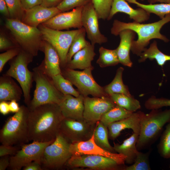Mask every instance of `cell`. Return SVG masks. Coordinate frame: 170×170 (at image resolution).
<instances>
[{"mask_svg": "<svg viewBox=\"0 0 170 170\" xmlns=\"http://www.w3.org/2000/svg\"><path fill=\"white\" fill-rule=\"evenodd\" d=\"M21 147L2 144L0 146V157L6 156H13L21 148Z\"/></svg>", "mask_w": 170, "mask_h": 170, "instance_id": "obj_43", "label": "cell"}, {"mask_svg": "<svg viewBox=\"0 0 170 170\" xmlns=\"http://www.w3.org/2000/svg\"><path fill=\"white\" fill-rule=\"evenodd\" d=\"M5 26L20 49L33 57L42 50L44 40L39 29L29 26L19 20L7 18Z\"/></svg>", "mask_w": 170, "mask_h": 170, "instance_id": "obj_6", "label": "cell"}, {"mask_svg": "<svg viewBox=\"0 0 170 170\" xmlns=\"http://www.w3.org/2000/svg\"><path fill=\"white\" fill-rule=\"evenodd\" d=\"M39 29L43 40L51 44L57 52L61 68L64 67L67 63V55L70 48L80 29L64 31L53 29L42 24Z\"/></svg>", "mask_w": 170, "mask_h": 170, "instance_id": "obj_10", "label": "cell"}, {"mask_svg": "<svg viewBox=\"0 0 170 170\" xmlns=\"http://www.w3.org/2000/svg\"><path fill=\"white\" fill-rule=\"evenodd\" d=\"M82 22L91 43L93 45L101 44L108 41V39L100 31L98 17L92 2L83 7Z\"/></svg>", "mask_w": 170, "mask_h": 170, "instance_id": "obj_15", "label": "cell"}, {"mask_svg": "<svg viewBox=\"0 0 170 170\" xmlns=\"http://www.w3.org/2000/svg\"><path fill=\"white\" fill-rule=\"evenodd\" d=\"M42 0H20L22 6L25 11L36 6L40 5Z\"/></svg>", "mask_w": 170, "mask_h": 170, "instance_id": "obj_45", "label": "cell"}, {"mask_svg": "<svg viewBox=\"0 0 170 170\" xmlns=\"http://www.w3.org/2000/svg\"><path fill=\"white\" fill-rule=\"evenodd\" d=\"M54 141L48 142L33 141L31 143L24 144L14 155L10 156V164L8 168L11 170H20L32 162L40 163L44 149Z\"/></svg>", "mask_w": 170, "mask_h": 170, "instance_id": "obj_12", "label": "cell"}, {"mask_svg": "<svg viewBox=\"0 0 170 170\" xmlns=\"http://www.w3.org/2000/svg\"><path fill=\"white\" fill-rule=\"evenodd\" d=\"M109 96L116 105L132 112H135L141 108L139 101L132 95L113 94Z\"/></svg>", "mask_w": 170, "mask_h": 170, "instance_id": "obj_30", "label": "cell"}, {"mask_svg": "<svg viewBox=\"0 0 170 170\" xmlns=\"http://www.w3.org/2000/svg\"><path fill=\"white\" fill-rule=\"evenodd\" d=\"M18 47L14 44L5 37L1 34L0 36V51L8 50L9 49Z\"/></svg>", "mask_w": 170, "mask_h": 170, "instance_id": "obj_44", "label": "cell"}, {"mask_svg": "<svg viewBox=\"0 0 170 170\" xmlns=\"http://www.w3.org/2000/svg\"><path fill=\"white\" fill-rule=\"evenodd\" d=\"M108 127L100 121L97 125L94 133V140L96 144L101 148L109 151L116 153L110 144L108 140Z\"/></svg>", "mask_w": 170, "mask_h": 170, "instance_id": "obj_29", "label": "cell"}, {"mask_svg": "<svg viewBox=\"0 0 170 170\" xmlns=\"http://www.w3.org/2000/svg\"><path fill=\"white\" fill-rule=\"evenodd\" d=\"M70 144L59 133L54 141L44 149L40 163L43 170L61 168L72 156L69 150Z\"/></svg>", "mask_w": 170, "mask_h": 170, "instance_id": "obj_9", "label": "cell"}, {"mask_svg": "<svg viewBox=\"0 0 170 170\" xmlns=\"http://www.w3.org/2000/svg\"><path fill=\"white\" fill-rule=\"evenodd\" d=\"M124 68L119 67L117 70L115 76L112 81L109 84L103 87L105 92L109 96L113 94H122L131 96L128 87L123 82L122 76Z\"/></svg>", "mask_w": 170, "mask_h": 170, "instance_id": "obj_28", "label": "cell"}, {"mask_svg": "<svg viewBox=\"0 0 170 170\" xmlns=\"http://www.w3.org/2000/svg\"><path fill=\"white\" fill-rule=\"evenodd\" d=\"M99 53L96 63L100 67L115 66L119 63L116 48L109 49L101 47L99 49Z\"/></svg>", "mask_w": 170, "mask_h": 170, "instance_id": "obj_33", "label": "cell"}, {"mask_svg": "<svg viewBox=\"0 0 170 170\" xmlns=\"http://www.w3.org/2000/svg\"><path fill=\"white\" fill-rule=\"evenodd\" d=\"M86 31L82 27L75 37L70 48L67 57V63L70 61L76 53L90 43L85 39ZM66 63V64H67Z\"/></svg>", "mask_w": 170, "mask_h": 170, "instance_id": "obj_35", "label": "cell"}, {"mask_svg": "<svg viewBox=\"0 0 170 170\" xmlns=\"http://www.w3.org/2000/svg\"><path fill=\"white\" fill-rule=\"evenodd\" d=\"M140 0L142 1H144V0Z\"/></svg>", "mask_w": 170, "mask_h": 170, "instance_id": "obj_54", "label": "cell"}, {"mask_svg": "<svg viewBox=\"0 0 170 170\" xmlns=\"http://www.w3.org/2000/svg\"><path fill=\"white\" fill-rule=\"evenodd\" d=\"M91 2L92 0H63L57 7L61 12H64L84 6Z\"/></svg>", "mask_w": 170, "mask_h": 170, "instance_id": "obj_41", "label": "cell"}, {"mask_svg": "<svg viewBox=\"0 0 170 170\" xmlns=\"http://www.w3.org/2000/svg\"><path fill=\"white\" fill-rule=\"evenodd\" d=\"M139 136L133 133L121 144H114L113 148L115 152L126 157L125 163L127 164H133L136 158L137 153L138 151L136 147V144Z\"/></svg>", "mask_w": 170, "mask_h": 170, "instance_id": "obj_26", "label": "cell"}, {"mask_svg": "<svg viewBox=\"0 0 170 170\" xmlns=\"http://www.w3.org/2000/svg\"><path fill=\"white\" fill-rule=\"evenodd\" d=\"M133 112L116 105L104 114L100 121L106 127L110 124L126 118Z\"/></svg>", "mask_w": 170, "mask_h": 170, "instance_id": "obj_31", "label": "cell"}, {"mask_svg": "<svg viewBox=\"0 0 170 170\" xmlns=\"http://www.w3.org/2000/svg\"><path fill=\"white\" fill-rule=\"evenodd\" d=\"M10 156H6L1 157L0 159V170H5L9 165Z\"/></svg>", "mask_w": 170, "mask_h": 170, "instance_id": "obj_48", "label": "cell"}, {"mask_svg": "<svg viewBox=\"0 0 170 170\" xmlns=\"http://www.w3.org/2000/svg\"><path fill=\"white\" fill-rule=\"evenodd\" d=\"M83 6L76 7L70 11L61 12L42 25L58 30L82 27V14Z\"/></svg>", "mask_w": 170, "mask_h": 170, "instance_id": "obj_17", "label": "cell"}, {"mask_svg": "<svg viewBox=\"0 0 170 170\" xmlns=\"http://www.w3.org/2000/svg\"><path fill=\"white\" fill-rule=\"evenodd\" d=\"M66 164L71 168L87 167L94 170H124L125 166L110 158L92 155H72Z\"/></svg>", "mask_w": 170, "mask_h": 170, "instance_id": "obj_13", "label": "cell"}, {"mask_svg": "<svg viewBox=\"0 0 170 170\" xmlns=\"http://www.w3.org/2000/svg\"><path fill=\"white\" fill-rule=\"evenodd\" d=\"M84 96L81 94L77 97L64 95L59 105L64 118L82 120L84 111Z\"/></svg>", "mask_w": 170, "mask_h": 170, "instance_id": "obj_19", "label": "cell"}, {"mask_svg": "<svg viewBox=\"0 0 170 170\" xmlns=\"http://www.w3.org/2000/svg\"><path fill=\"white\" fill-rule=\"evenodd\" d=\"M113 0H92L99 19L107 20Z\"/></svg>", "mask_w": 170, "mask_h": 170, "instance_id": "obj_38", "label": "cell"}, {"mask_svg": "<svg viewBox=\"0 0 170 170\" xmlns=\"http://www.w3.org/2000/svg\"><path fill=\"white\" fill-rule=\"evenodd\" d=\"M32 71L36 88L33 98L28 106L29 110L45 104L59 105L64 95L54 85L51 77L45 69L43 62L34 68Z\"/></svg>", "mask_w": 170, "mask_h": 170, "instance_id": "obj_5", "label": "cell"}, {"mask_svg": "<svg viewBox=\"0 0 170 170\" xmlns=\"http://www.w3.org/2000/svg\"><path fill=\"white\" fill-rule=\"evenodd\" d=\"M169 22L170 14L158 21L147 24L134 21L126 23L116 19L113 23L110 32L116 36L124 30L130 29L134 31L137 34L138 38L133 41L131 51L133 54L139 56L146 48L151 40L157 39L165 42H169V39L160 33V30L165 25Z\"/></svg>", "mask_w": 170, "mask_h": 170, "instance_id": "obj_2", "label": "cell"}, {"mask_svg": "<svg viewBox=\"0 0 170 170\" xmlns=\"http://www.w3.org/2000/svg\"><path fill=\"white\" fill-rule=\"evenodd\" d=\"M96 55L94 45L90 43L75 54L64 67L71 69L84 70L93 66L91 62Z\"/></svg>", "mask_w": 170, "mask_h": 170, "instance_id": "obj_24", "label": "cell"}, {"mask_svg": "<svg viewBox=\"0 0 170 170\" xmlns=\"http://www.w3.org/2000/svg\"><path fill=\"white\" fill-rule=\"evenodd\" d=\"M139 59V62L145 61L147 59L150 60H155L158 65L162 67L166 62L170 61V55L164 54L158 49L157 43L154 40L148 48L140 54Z\"/></svg>", "mask_w": 170, "mask_h": 170, "instance_id": "obj_27", "label": "cell"}, {"mask_svg": "<svg viewBox=\"0 0 170 170\" xmlns=\"http://www.w3.org/2000/svg\"><path fill=\"white\" fill-rule=\"evenodd\" d=\"M157 148L161 156L164 159H170V122L167 123L161 134Z\"/></svg>", "mask_w": 170, "mask_h": 170, "instance_id": "obj_36", "label": "cell"}, {"mask_svg": "<svg viewBox=\"0 0 170 170\" xmlns=\"http://www.w3.org/2000/svg\"><path fill=\"white\" fill-rule=\"evenodd\" d=\"M169 168H170V165H169Z\"/></svg>", "mask_w": 170, "mask_h": 170, "instance_id": "obj_53", "label": "cell"}, {"mask_svg": "<svg viewBox=\"0 0 170 170\" xmlns=\"http://www.w3.org/2000/svg\"><path fill=\"white\" fill-rule=\"evenodd\" d=\"M63 0H42L40 5L42 6L48 7H56Z\"/></svg>", "mask_w": 170, "mask_h": 170, "instance_id": "obj_46", "label": "cell"}, {"mask_svg": "<svg viewBox=\"0 0 170 170\" xmlns=\"http://www.w3.org/2000/svg\"><path fill=\"white\" fill-rule=\"evenodd\" d=\"M97 123L82 120L64 118L60 124L59 133L70 144L85 141L94 134Z\"/></svg>", "mask_w": 170, "mask_h": 170, "instance_id": "obj_11", "label": "cell"}, {"mask_svg": "<svg viewBox=\"0 0 170 170\" xmlns=\"http://www.w3.org/2000/svg\"><path fill=\"white\" fill-rule=\"evenodd\" d=\"M21 49L16 47L7 50L0 54V72H1L6 63L18 55Z\"/></svg>", "mask_w": 170, "mask_h": 170, "instance_id": "obj_42", "label": "cell"}, {"mask_svg": "<svg viewBox=\"0 0 170 170\" xmlns=\"http://www.w3.org/2000/svg\"><path fill=\"white\" fill-rule=\"evenodd\" d=\"M64 118L57 104H43L30 110L28 117L30 141H54Z\"/></svg>", "mask_w": 170, "mask_h": 170, "instance_id": "obj_1", "label": "cell"}, {"mask_svg": "<svg viewBox=\"0 0 170 170\" xmlns=\"http://www.w3.org/2000/svg\"><path fill=\"white\" fill-rule=\"evenodd\" d=\"M33 57L21 49L18 55L13 59L9 68L5 73L16 79L19 83L23 90L24 102L27 107L31 100V90L34 81L33 72L28 69V66L32 61Z\"/></svg>", "mask_w": 170, "mask_h": 170, "instance_id": "obj_7", "label": "cell"}, {"mask_svg": "<svg viewBox=\"0 0 170 170\" xmlns=\"http://www.w3.org/2000/svg\"><path fill=\"white\" fill-rule=\"evenodd\" d=\"M23 94L22 89L13 78L4 74L0 77V102L19 101Z\"/></svg>", "mask_w": 170, "mask_h": 170, "instance_id": "obj_23", "label": "cell"}, {"mask_svg": "<svg viewBox=\"0 0 170 170\" xmlns=\"http://www.w3.org/2000/svg\"><path fill=\"white\" fill-rule=\"evenodd\" d=\"M149 4H154L157 2L170 3V0H147Z\"/></svg>", "mask_w": 170, "mask_h": 170, "instance_id": "obj_52", "label": "cell"}, {"mask_svg": "<svg viewBox=\"0 0 170 170\" xmlns=\"http://www.w3.org/2000/svg\"><path fill=\"white\" fill-rule=\"evenodd\" d=\"M125 0L129 3L135 4L137 7L143 8L150 14L156 15L161 19L170 14V3H161L145 4L140 3L137 0Z\"/></svg>", "mask_w": 170, "mask_h": 170, "instance_id": "obj_32", "label": "cell"}, {"mask_svg": "<svg viewBox=\"0 0 170 170\" xmlns=\"http://www.w3.org/2000/svg\"><path fill=\"white\" fill-rule=\"evenodd\" d=\"M83 118L88 122L96 123L102 116L116 105L110 96L90 98L84 97Z\"/></svg>", "mask_w": 170, "mask_h": 170, "instance_id": "obj_16", "label": "cell"}, {"mask_svg": "<svg viewBox=\"0 0 170 170\" xmlns=\"http://www.w3.org/2000/svg\"><path fill=\"white\" fill-rule=\"evenodd\" d=\"M9 102L7 101H2L0 102V112L4 115L8 114L10 112Z\"/></svg>", "mask_w": 170, "mask_h": 170, "instance_id": "obj_50", "label": "cell"}, {"mask_svg": "<svg viewBox=\"0 0 170 170\" xmlns=\"http://www.w3.org/2000/svg\"><path fill=\"white\" fill-rule=\"evenodd\" d=\"M7 5L10 18L22 20L25 10L20 0H5Z\"/></svg>", "mask_w": 170, "mask_h": 170, "instance_id": "obj_39", "label": "cell"}, {"mask_svg": "<svg viewBox=\"0 0 170 170\" xmlns=\"http://www.w3.org/2000/svg\"><path fill=\"white\" fill-rule=\"evenodd\" d=\"M0 12L8 18H10L8 9L5 0H0Z\"/></svg>", "mask_w": 170, "mask_h": 170, "instance_id": "obj_49", "label": "cell"}, {"mask_svg": "<svg viewBox=\"0 0 170 170\" xmlns=\"http://www.w3.org/2000/svg\"><path fill=\"white\" fill-rule=\"evenodd\" d=\"M128 14L130 18L137 22L142 23L149 20L150 14L143 8H132L125 0H113L107 20L112 19L117 13Z\"/></svg>", "mask_w": 170, "mask_h": 170, "instance_id": "obj_20", "label": "cell"}, {"mask_svg": "<svg viewBox=\"0 0 170 170\" xmlns=\"http://www.w3.org/2000/svg\"><path fill=\"white\" fill-rule=\"evenodd\" d=\"M140 131L136 144L138 151L148 148L161 135L164 126L170 122V109L151 110L148 114L140 111Z\"/></svg>", "mask_w": 170, "mask_h": 170, "instance_id": "obj_3", "label": "cell"}, {"mask_svg": "<svg viewBox=\"0 0 170 170\" xmlns=\"http://www.w3.org/2000/svg\"><path fill=\"white\" fill-rule=\"evenodd\" d=\"M61 12L57 7L48 8L39 5L25 11L21 21L29 26L37 27Z\"/></svg>", "mask_w": 170, "mask_h": 170, "instance_id": "obj_18", "label": "cell"}, {"mask_svg": "<svg viewBox=\"0 0 170 170\" xmlns=\"http://www.w3.org/2000/svg\"><path fill=\"white\" fill-rule=\"evenodd\" d=\"M27 106H20L19 111L10 117L0 130L2 144L21 147L29 141Z\"/></svg>", "mask_w": 170, "mask_h": 170, "instance_id": "obj_4", "label": "cell"}, {"mask_svg": "<svg viewBox=\"0 0 170 170\" xmlns=\"http://www.w3.org/2000/svg\"><path fill=\"white\" fill-rule=\"evenodd\" d=\"M23 170H42L40 162L33 161L27 164L23 168Z\"/></svg>", "mask_w": 170, "mask_h": 170, "instance_id": "obj_47", "label": "cell"}, {"mask_svg": "<svg viewBox=\"0 0 170 170\" xmlns=\"http://www.w3.org/2000/svg\"><path fill=\"white\" fill-rule=\"evenodd\" d=\"M109 138L114 140L123 130L131 129L133 133L139 135L140 131V111L133 112L129 116L110 124L107 127Z\"/></svg>", "mask_w": 170, "mask_h": 170, "instance_id": "obj_21", "label": "cell"}, {"mask_svg": "<svg viewBox=\"0 0 170 170\" xmlns=\"http://www.w3.org/2000/svg\"><path fill=\"white\" fill-rule=\"evenodd\" d=\"M94 68L92 66L82 71H78L61 68V74L76 86L80 94L84 97L89 95L93 97L109 96L105 92L103 87L99 85L94 79L92 74Z\"/></svg>", "mask_w": 170, "mask_h": 170, "instance_id": "obj_8", "label": "cell"}, {"mask_svg": "<svg viewBox=\"0 0 170 170\" xmlns=\"http://www.w3.org/2000/svg\"><path fill=\"white\" fill-rule=\"evenodd\" d=\"M42 51L45 55L42 62L47 73L51 76L61 73L60 57L55 48L44 41Z\"/></svg>", "mask_w": 170, "mask_h": 170, "instance_id": "obj_25", "label": "cell"}, {"mask_svg": "<svg viewBox=\"0 0 170 170\" xmlns=\"http://www.w3.org/2000/svg\"><path fill=\"white\" fill-rule=\"evenodd\" d=\"M151 152V150L146 153L138 151L133 163L129 166H125L124 170H151L149 158Z\"/></svg>", "mask_w": 170, "mask_h": 170, "instance_id": "obj_37", "label": "cell"}, {"mask_svg": "<svg viewBox=\"0 0 170 170\" xmlns=\"http://www.w3.org/2000/svg\"><path fill=\"white\" fill-rule=\"evenodd\" d=\"M146 109L149 110L158 109L164 107H170V99L164 98H157L152 96L144 103Z\"/></svg>", "mask_w": 170, "mask_h": 170, "instance_id": "obj_40", "label": "cell"}, {"mask_svg": "<svg viewBox=\"0 0 170 170\" xmlns=\"http://www.w3.org/2000/svg\"><path fill=\"white\" fill-rule=\"evenodd\" d=\"M69 150L72 155L100 156L112 159L120 165L125 164L126 158L122 154L109 151L98 145L94 141V134L91 138L87 140L70 144Z\"/></svg>", "mask_w": 170, "mask_h": 170, "instance_id": "obj_14", "label": "cell"}, {"mask_svg": "<svg viewBox=\"0 0 170 170\" xmlns=\"http://www.w3.org/2000/svg\"><path fill=\"white\" fill-rule=\"evenodd\" d=\"M51 77L55 87L64 95H71L77 97L80 95L79 92L73 88L72 83L61 73Z\"/></svg>", "mask_w": 170, "mask_h": 170, "instance_id": "obj_34", "label": "cell"}, {"mask_svg": "<svg viewBox=\"0 0 170 170\" xmlns=\"http://www.w3.org/2000/svg\"><path fill=\"white\" fill-rule=\"evenodd\" d=\"M20 107L17 101L15 100L11 101L9 102L10 111L12 113H15L18 112L20 109Z\"/></svg>", "mask_w": 170, "mask_h": 170, "instance_id": "obj_51", "label": "cell"}, {"mask_svg": "<svg viewBox=\"0 0 170 170\" xmlns=\"http://www.w3.org/2000/svg\"><path fill=\"white\" fill-rule=\"evenodd\" d=\"M135 34L134 31L131 30L126 29L121 31L118 35L120 38V42L116 49L119 63L129 67L133 65L130 58V52Z\"/></svg>", "mask_w": 170, "mask_h": 170, "instance_id": "obj_22", "label": "cell"}]
</instances>
